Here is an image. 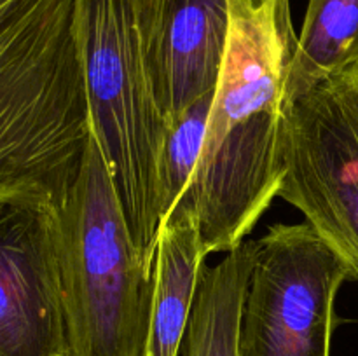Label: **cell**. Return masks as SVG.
<instances>
[{"label":"cell","instance_id":"1","mask_svg":"<svg viewBox=\"0 0 358 356\" xmlns=\"http://www.w3.org/2000/svg\"><path fill=\"white\" fill-rule=\"evenodd\" d=\"M231 28L205 143L185 194L210 253L241 244L283 180V86L296 34L289 0H229Z\"/></svg>","mask_w":358,"mask_h":356},{"label":"cell","instance_id":"2","mask_svg":"<svg viewBox=\"0 0 358 356\" xmlns=\"http://www.w3.org/2000/svg\"><path fill=\"white\" fill-rule=\"evenodd\" d=\"M91 136L77 0H0V199L59 208Z\"/></svg>","mask_w":358,"mask_h":356},{"label":"cell","instance_id":"3","mask_svg":"<svg viewBox=\"0 0 358 356\" xmlns=\"http://www.w3.org/2000/svg\"><path fill=\"white\" fill-rule=\"evenodd\" d=\"M77 34L93 136L140 255L156 269L166 121L154 93L147 0H77Z\"/></svg>","mask_w":358,"mask_h":356},{"label":"cell","instance_id":"4","mask_svg":"<svg viewBox=\"0 0 358 356\" xmlns=\"http://www.w3.org/2000/svg\"><path fill=\"white\" fill-rule=\"evenodd\" d=\"M56 213L69 356H143L156 269L140 255L94 136Z\"/></svg>","mask_w":358,"mask_h":356},{"label":"cell","instance_id":"5","mask_svg":"<svg viewBox=\"0 0 358 356\" xmlns=\"http://www.w3.org/2000/svg\"><path fill=\"white\" fill-rule=\"evenodd\" d=\"M278 195L358 283V63L283 105Z\"/></svg>","mask_w":358,"mask_h":356},{"label":"cell","instance_id":"6","mask_svg":"<svg viewBox=\"0 0 358 356\" xmlns=\"http://www.w3.org/2000/svg\"><path fill=\"white\" fill-rule=\"evenodd\" d=\"M346 279V265L310 223L269 227L255 239L240 356H331L336 297Z\"/></svg>","mask_w":358,"mask_h":356},{"label":"cell","instance_id":"7","mask_svg":"<svg viewBox=\"0 0 358 356\" xmlns=\"http://www.w3.org/2000/svg\"><path fill=\"white\" fill-rule=\"evenodd\" d=\"M0 356H69L58 213L41 199H0Z\"/></svg>","mask_w":358,"mask_h":356},{"label":"cell","instance_id":"8","mask_svg":"<svg viewBox=\"0 0 358 356\" xmlns=\"http://www.w3.org/2000/svg\"><path fill=\"white\" fill-rule=\"evenodd\" d=\"M229 28V0H147V47L166 128L215 93Z\"/></svg>","mask_w":358,"mask_h":356},{"label":"cell","instance_id":"9","mask_svg":"<svg viewBox=\"0 0 358 356\" xmlns=\"http://www.w3.org/2000/svg\"><path fill=\"white\" fill-rule=\"evenodd\" d=\"M206 257L194 201L184 194L164 218L157 237L156 297L143 356H178Z\"/></svg>","mask_w":358,"mask_h":356},{"label":"cell","instance_id":"10","mask_svg":"<svg viewBox=\"0 0 358 356\" xmlns=\"http://www.w3.org/2000/svg\"><path fill=\"white\" fill-rule=\"evenodd\" d=\"M255 241H243L215 265H203L185 332L184 356H240V323Z\"/></svg>","mask_w":358,"mask_h":356},{"label":"cell","instance_id":"11","mask_svg":"<svg viewBox=\"0 0 358 356\" xmlns=\"http://www.w3.org/2000/svg\"><path fill=\"white\" fill-rule=\"evenodd\" d=\"M358 63V0H310L283 86V105Z\"/></svg>","mask_w":358,"mask_h":356},{"label":"cell","instance_id":"12","mask_svg":"<svg viewBox=\"0 0 358 356\" xmlns=\"http://www.w3.org/2000/svg\"><path fill=\"white\" fill-rule=\"evenodd\" d=\"M213 96L215 93L196 101L166 128L159 159L161 205L164 218L180 201L194 177L203 152Z\"/></svg>","mask_w":358,"mask_h":356}]
</instances>
